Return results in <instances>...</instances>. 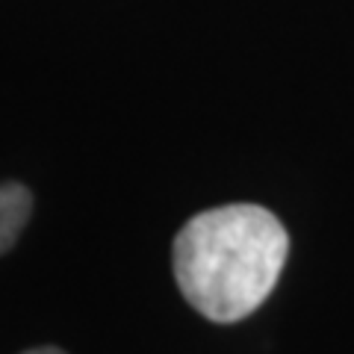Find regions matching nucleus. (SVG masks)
Wrapping results in <instances>:
<instances>
[{"mask_svg": "<svg viewBox=\"0 0 354 354\" xmlns=\"http://www.w3.org/2000/svg\"><path fill=\"white\" fill-rule=\"evenodd\" d=\"M290 236L257 204H227L198 213L174 239V278L183 298L209 322L251 316L278 283Z\"/></svg>", "mask_w": 354, "mask_h": 354, "instance_id": "f257e3e1", "label": "nucleus"}, {"mask_svg": "<svg viewBox=\"0 0 354 354\" xmlns=\"http://www.w3.org/2000/svg\"><path fill=\"white\" fill-rule=\"evenodd\" d=\"M32 209V195L21 183L0 186V254L15 245Z\"/></svg>", "mask_w": 354, "mask_h": 354, "instance_id": "f03ea898", "label": "nucleus"}, {"mask_svg": "<svg viewBox=\"0 0 354 354\" xmlns=\"http://www.w3.org/2000/svg\"><path fill=\"white\" fill-rule=\"evenodd\" d=\"M27 354H65L59 348H36V351H27Z\"/></svg>", "mask_w": 354, "mask_h": 354, "instance_id": "7ed1b4c3", "label": "nucleus"}]
</instances>
